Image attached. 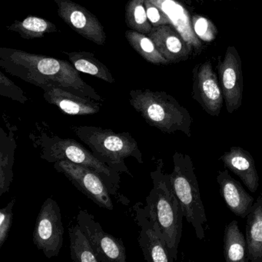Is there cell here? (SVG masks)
<instances>
[{
  "label": "cell",
  "instance_id": "ffe728a7",
  "mask_svg": "<svg viewBox=\"0 0 262 262\" xmlns=\"http://www.w3.org/2000/svg\"><path fill=\"white\" fill-rule=\"evenodd\" d=\"M245 237L248 258L251 262H262V196H259L246 217Z\"/></svg>",
  "mask_w": 262,
  "mask_h": 262
},
{
  "label": "cell",
  "instance_id": "4fadbf2b",
  "mask_svg": "<svg viewBox=\"0 0 262 262\" xmlns=\"http://www.w3.org/2000/svg\"><path fill=\"white\" fill-rule=\"evenodd\" d=\"M192 98L210 116L220 115L225 102L223 93L210 61L196 66L193 70Z\"/></svg>",
  "mask_w": 262,
  "mask_h": 262
},
{
  "label": "cell",
  "instance_id": "9c48e42d",
  "mask_svg": "<svg viewBox=\"0 0 262 262\" xmlns=\"http://www.w3.org/2000/svg\"><path fill=\"white\" fill-rule=\"evenodd\" d=\"M77 224L93 245L101 262L126 261V251L122 240L102 229L94 215L87 210H80Z\"/></svg>",
  "mask_w": 262,
  "mask_h": 262
},
{
  "label": "cell",
  "instance_id": "7c38bea8",
  "mask_svg": "<svg viewBox=\"0 0 262 262\" xmlns=\"http://www.w3.org/2000/svg\"><path fill=\"white\" fill-rule=\"evenodd\" d=\"M220 85L224 101L229 114L238 110L242 105L244 77L242 59L235 47L229 46L223 61L219 67Z\"/></svg>",
  "mask_w": 262,
  "mask_h": 262
},
{
  "label": "cell",
  "instance_id": "9a60e30c",
  "mask_svg": "<svg viewBox=\"0 0 262 262\" xmlns=\"http://www.w3.org/2000/svg\"><path fill=\"white\" fill-rule=\"evenodd\" d=\"M162 10L171 25L182 36L191 53L198 55L203 49L202 41L197 37L192 27L189 12L178 0H150Z\"/></svg>",
  "mask_w": 262,
  "mask_h": 262
},
{
  "label": "cell",
  "instance_id": "4dcf8cb0",
  "mask_svg": "<svg viewBox=\"0 0 262 262\" xmlns=\"http://www.w3.org/2000/svg\"><path fill=\"white\" fill-rule=\"evenodd\" d=\"M194 1H195V2L199 3V4H202V2H203L204 0H194Z\"/></svg>",
  "mask_w": 262,
  "mask_h": 262
},
{
  "label": "cell",
  "instance_id": "8992f818",
  "mask_svg": "<svg viewBox=\"0 0 262 262\" xmlns=\"http://www.w3.org/2000/svg\"><path fill=\"white\" fill-rule=\"evenodd\" d=\"M173 164L174 168L170 174L173 191L182 205L184 217L192 225L196 237L203 240L205 236L204 225L208 219L194 164L189 156L179 151L173 155Z\"/></svg>",
  "mask_w": 262,
  "mask_h": 262
},
{
  "label": "cell",
  "instance_id": "5b68a950",
  "mask_svg": "<svg viewBox=\"0 0 262 262\" xmlns=\"http://www.w3.org/2000/svg\"><path fill=\"white\" fill-rule=\"evenodd\" d=\"M76 136L90 148L95 157L115 171L132 176L125 160L132 157L143 164V156L129 133H116L101 127L73 126Z\"/></svg>",
  "mask_w": 262,
  "mask_h": 262
},
{
  "label": "cell",
  "instance_id": "ac0fdd59",
  "mask_svg": "<svg viewBox=\"0 0 262 262\" xmlns=\"http://www.w3.org/2000/svg\"><path fill=\"white\" fill-rule=\"evenodd\" d=\"M227 169L240 178L244 185L251 192L258 188L259 177L256 169L255 162L249 151L238 146L231 147L220 157Z\"/></svg>",
  "mask_w": 262,
  "mask_h": 262
},
{
  "label": "cell",
  "instance_id": "3957f363",
  "mask_svg": "<svg viewBox=\"0 0 262 262\" xmlns=\"http://www.w3.org/2000/svg\"><path fill=\"white\" fill-rule=\"evenodd\" d=\"M36 133H32L30 139L41 159L50 163L67 160L91 168L102 178L112 195L117 197L121 182L119 172L101 162L91 151L74 139H63L40 129Z\"/></svg>",
  "mask_w": 262,
  "mask_h": 262
},
{
  "label": "cell",
  "instance_id": "30bf717a",
  "mask_svg": "<svg viewBox=\"0 0 262 262\" xmlns=\"http://www.w3.org/2000/svg\"><path fill=\"white\" fill-rule=\"evenodd\" d=\"M135 221L141 228L139 244L145 260L151 262H174L166 241L156 221L145 206H134Z\"/></svg>",
  "mask_w": 262,
  "mask_h": 262
},
{
  "label": "cell",
  "instance_id": "7402d4cb",
  "mask_svg": "<svg viewBox=\"0 0 262 262\" xmlns=\"http://www.w3.org/2000/svg\"><path fill=\"white\" fill-rule=\"evenodd\" d=\"M69 60L79 73H85L98 78L108 83H114L115 79L108 67L89 52L64 53Z\"/></svg>",
  "mask_w": 262,
  "mask_h": 262
},
{
  "label": "cell",
  "instance_id": "5bb4252c",
  "mask_svg": "<svg viewBox=\"0 0 262 262\" xmlns=\"http://www.w3.org/2000/svg\"><path fill=\"white\" fill-rule=\"evenodd\" d=\"M43 98L69 116H89L99 113L102 102L76 94L56 85L42 86Z\"/></svg>",
  "mask_w": 262,
  "mask_h": 262
},
{
  "label": "cell",
  "instance_id": "ba28073f",
  "mask_svg": "<svg viewBox=\"0 0 262 262\" xmlns=\"http://www.w3.org/2000/svg\"><path fill=\"white\" fill-rule=\"evenodd\" d=\"M57 172L64 174L82 194L93 201L98 206L105 209L113 210L111 193L102 178L91 168L85 165L61 160L53 163Z\"/></svg>",
  "mask_w": 262,
  "mask_h": 262
},
{
  "label": "cell",
  "instance_id": "484cf974",
  "mask_svg": "<svg viewBox=\"0 0 262 262\" xmlns=\"http://www.w3.org/2000/svg\"><path fill=\"white\" fill-rule=\"evenodd\" d=\"M125 23L129 30L148 35L153 28L148 20L145 0H128L125 6Z\"/></svg>",
  "mask_w": 262,
  "mask_h": 262
},
{
  "label": "cell",
  "instance_id": "e0dca14e",
  "mask_svg": "<svg viewBox=\"0 0 262 262\" xmlns=\"http://www.w3.org/2000/svg\"><path fill=\"white\" fill-rule=\"evenodd\" d=\"M217 181L221 195L230 211L245 219L254 204V198L245 191L240 182L230 176L228 170L219 171Z\"/></svg>",
  "mask_w": 262,
  "mask_h": 262
},
{
  "label": "cell",
  "instance_id": "d6986e66",
  "mask_svg": "<svg viewBox=\"0 0 262 262\" xmlns=\"http://www.w3.org/2000/svg\"><path fill=\"white\" fill-rule=\"evenodd\" d=\"M6 131L0 128V196L7 193L13 181V165L16 145L15 132L16 128L7 122Z\"/></svg>",
  "mask_w": 262,
  "mask_h": 262
},
{
  "label": "cell",
  "instance_id": "f1b7e54d",
  "mask_svg": "<svg viewBox=\"0 0 262 262\" xmlns=\"http://www.w3.org/2000/svg\"><path fill=\"white\" fill-rule=\"evenodd\" d=\"M15 203V199H12L7 206L0 210V248H2L8 238L9 233L13 225Z\"/></svg>",
  "mask_w": 262,
  "mask_h": 262
},
{
  "label": "cell",
  "instance_id": "d6a6232c",
  "mask_svg": "<svg viewBox=\"0 0 262 262\" xmlns=\"http://www.w3.org/2000/svg\"><path fill=\"white\" fill-rule=\"evenodd\" d=\"M260 1H261V2H262V0H260Z\"/></svg>",
  "mask_w": 262,
  "mask_h": 262
},
{
  "label": "cell",
  "instance_id": "cb8c5ba5",
  "mask_svg": "<svg viewBox=\"0 0 262 262\" xmlns=\"http://www.w3.org/2000/svg\"><path fill=\"white\" fill-rule=\"evenodd\" d=\"M125 36L130 46L147 62L155 65L169 64L148 35L129 30L125 32Z\"/></svg>",
  "mask_w": 262,
  "mask_h": 262
},
{
  "label": "cell",
  "instance_id": "4316f807",
  "mask_svg": "<svg viewBox=\"0 0 262 262\" xmlns=\"http://www.w3.org/2000/svg\"><path fill=\"white\" fill-rule=\"evenodd\" d=\"M191 21L194 33L201 41L210 42L214 40L217 35V30L210 19L194 14L191 16Z\"/></svg>",
  "mask_w": 262,
  "mask_h": 262
},
{
  "label": "cell",
  "instance_id": "8fae6325",
  "mask_svg": "<svg viewBox=\"0 0 262 262\" xmlns=\"http://www.w3.org/2000/svg\"><path fill=\"white\" fill-rule=\"evenodd\" d=\"M59 17L78 34L96 45L106 42L105 29L97 17L72 0H54Z\"/></svg>",
  "mask_w": 262,
  "mask_h": 262
},
{
  "label": "cell",
  "instance_id": "2e32d148",
  "mask_svg": "<svg viewBox=\"0 0 262 262\" xmlns=\"http://www.w3.org/2000/svg\"><path fill=\"white\" fill-rule=\"evenodd\" d=\"M148 36L169 64L187 60L192 54L189 47L172 26L153 27Z\"/></svg>",
  "mask_w": 262,
  "mask_h": 262
},
{
  "label": "cell",
  "instance_id": "6da1fadb",
  "mask_svg": "<svg viewBox=\"0 0 262 262\" xmlns=\"http://www.w3.org/2000/svg\"><path fill=\"white\" fill-rule=\"evenodd\" d=\"M0 67L11 76L39 88L56 85L98 102L105 101L67 60L16 49L0 48Z\"/></svg>",
  "mask_w": 262,
  "mask_h": 262
},
{
  "label": "cell",
  "instance_id": "44dd1931",
  "mask_svg": "<svg viewBox=\"0 0 262 262\" xmlns=\"http://www.w3.org/2000/svg\"><path fill=\"white\" fill-rule=\"evenodd\" d=\"M246 237L239 229L237 221L225 227L224 234V257L226 262H248Z\"/></svg>",
  "mask_w": 262,
  "mask_h": 262
},
{
  "label": "cell",
  "instance_id": "277c9868",
  "mask_svg": "<svg viewBox=\"0 0 262 262\" xmlns=\"http://www.w3.org/2000/svg\"><path fill=\"white\" fill-rule=\"evenodd\" d=\"M129 102L150 126L167 134L182 132L191 137L193 119L187 108L165 92L133 90Z\"/></svg>",
  "mask_w": 262,
  "mask_h": 262
},
{
  "label": "cell",
  "instance_id": "f546056e",
  "mask_svg": "<svg viewBox=\"0 0 262 262\" xmlns=\"http://www.w3.org/2000/svg\"><path fill=\"white\" fill-rule=\"evenodd\" d=\"M145 6L148 20L153 27L171 25V23L162 10L157 6L155 5L150 0H145Z\"/></svg>",
  "mask_w": 262,
  "mask_h": 262
},
{
  "label": "cell",
  "instance_id": "7a4b0ae2",
  "mask_svg": "<svg viewBox=\"0 0 262 262\" xmlns=\"http://www.w3.org/2000/svg\"><path fill=\"white\" fill-rule=\"evenodd\" d=\"M163 165V160L159 159L156 170L150 173L153 188L147 196L145 207L160 227L170 254L176 260L182 238L184 213L173 191L171 176L164 173Z\"/></svg>",
  "mask_w": 262,
  "mask_h": 262
},
{
  "label": "cell",
  "instance_id": "52a82bcc",
  "mask_svg": "<svg viewBox=\"0 0 262 262\" xmlns=\"http://www.w3.org/2000/svg\"><path fill=\"white\" fill-rule=\"evenodd\" d=\"M64 227L60 208L56 201L48 198L36 217L33 243L47 258L56 257L63 245Z\"/></svg>",
  "mask_w": 262,
  "mask_h": 262
},
{
  "label": "cell",
  "instance_id": "603a6c76",
  "mask_svg": "<svg viewBox=\"0 0 262 262\" xmlns=\"http://www.w3.org/2000/svg\"><path fill=\"white\" fill-rule=\"evenodd\" d=\"M7 30L18 33L23 39L42 38L48 33H56L57 27L53 23L37 16H28L22 21L16 20Z\"/></svg>",
  "mask_w": 262,
  "mask_h": 262
},
{
  "label": "cell",
  "instance_id": "d4e9b609",
  "mask_svg": "<svg viewBox=\"0 0 262 262\" xmlns=\"http://www.w3.org/2000/svg\"><path fill=\"white\" fill-rule=\"evenodd\" d=\"M70 237V256L73 261L101 262L97 253L79 228V225L69 228Z\"/></svg>",
  "mask_w": 262,
  "mask_h": 262
},
{
  "label": "cell",
  "instance_id": "83f0119b",
  "mask_svg": "<svg viewBox=\"0 0 262 262\" xmlns=\"http://www.w3.org/2000/svg\"><path fill=\"white\" fill-rule=\"evenodd\" d=\"M0 96L25 104L29 100L20 87L16 85L3 72H0Z\"/></svg>",
  "mask_w": 262,
  "mask_h": 262
},
{
  "label": "cell",
  "instance_id": "1f68e13d",
  "mask_svg": "<svg viewBox=\"0 0 262 262\" xmlns=\"http://www.w3.org/2000/svg\"><path fill=\"white\" fill-rule=\"evenodd\" d=\"M222 1H231V0H222Z\"/></svg>",
  "mask_w": 262,
  "mask_h": 262
}]
</instances>
